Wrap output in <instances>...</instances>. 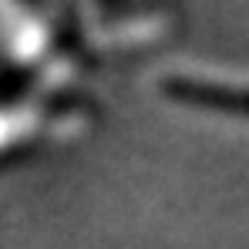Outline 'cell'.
<instances>
[{"label":"cell","mask_w":249,"mask_h":249,"mask_svg":"<svg viewBox=\"0 0 249 249\" xmlns=\"http://www.w3.org/2000/svg\"><path fill=\"white\" fill-rule=\"evenodd\" d=\"M159 88L172 101H185V105H199L209 111L249 118V84L243 81L199 74V71H168L159 78Z\"/></svg>","instance_id":"1"}]
</instances>
